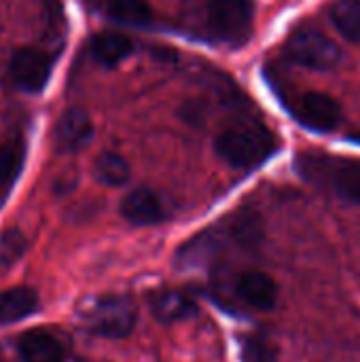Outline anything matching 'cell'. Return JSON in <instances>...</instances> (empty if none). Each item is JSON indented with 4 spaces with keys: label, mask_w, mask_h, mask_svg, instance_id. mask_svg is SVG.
Segmentation results:
<instances>
[{
    "label": "cell",
    "mask_w": 360,
    "mask_h": 362,
    "mask_svg": "<svg viewBox=\"0 0 360 362\" xmlns=\"http://www.w3.org/2000/svg\"><path fill=\"white\" fill-rule=\"evenodd\" d=\"M214 148L233 168H255L276 153L278 142L276 134L263 125H238L225 129L216 138Z\"/></svg>",
    "instance_id": "cell-1"
},
{
    "label": "cell",
    "mask_w": 360,
    "mask_h": 362,
    "mask_svg": "<svg viewBox=\"0 0 360 362\" xmlns=\"http://www.w3.org/2000/svg\"><path fill=\"white\" fill-rule=\"evenodd\" d=\"M301 174L337 193L339 197L359 204L360 206V161L359 159H344L331 155H312L306 153L297 161Z\"/></svg>",
    "instance_id": "cell-2"
},
{
    "label": "cell",
    "mask_w": 360,
    "mask_h": 362,
    "mask_svg": "<svg viewBox=\"0 0 360 362\" xmlns=\"http://www.w3.org/2000/svg\"><path fill=\"white\" fill-rule=\"evenodd\" d=\"M284 53L291 62L312 70H331L342 59L339 45L318 30L295 32L286 40Z\"/></svg>",
    "instance_id": "cell-3"
},
{
    "label": "cell",
    "mask_w": 360,
    "mask_h": 362,
    "mask_svg": "<svg viewBox=\"0 0 360 362\" xmlns=\"http://www.w3.org/2000/svg\"><path fill=\"white\" fill-rule=\"evenodd\" d=\"M138 314L136 305L127 297H106L100 299L87 314L85 322L93 335L106 339H123L136 327Z\"/></svg>",
    "instance_id": "cell-4"
},
{
    "label": "cell",
    "mask_w": 360,
    "mask_h": 362,
    "mask_svg": "<svg viewBox=\"0 0 360 362\" xmlns=\"http://www.w3.org/2000/svg\"><path fill=\"white\" fill-rule=\"evenodd\" d=\"M208 25L216 38L229 45L244 42L252 28L250 0H210Z\"/></svg>",
    "instance_id": "cell-5"
},
{
    "label": "cell",
    "mask_w": 360,
    "mask_h": 362,
    "mask_svg": "<svg viewBox=\"0 0 360 362\" xmlns=\"http://www.w3.org/2000/svg\"><path fill=\"white\" fill-rule=\"evenodd\" d=\"M53 70V57H49L40 49H19L13 53L8 62V76L21 91L38 93L47 87Z\"/></svg>",
    "instance_id": "cell-6"
},
{
    "label": "cell",
    "mask_w": 360,
    "mask_h": 362,
    "mask_svg": "<svg viewBox=\"0 0 360 362\" xmlns=\"http://www.w3.org/2000/svg\"><path fill=\"white\" fill-rule=\"evenodd\" d=\"M293 115L303 127L314 132H331L342 121L339 104L331 95L318 91L301 95L293 106Z\"/></svg>",
    "instance_id": "cell-7"
},
{
    "label": "cell",
    "mask_w": 360,
    "mask_h": 362,
    "mask_svg": "<svg viewBox=\"0 0 360 362\" xmlns=\"http://www.w3.org/2000/svg\"><path fill=\"white\" fill-rule=\"evenodd\" d=\"M91 136L93 125L89 115L81 108H70L57 119L53 142L59 153H76L91 142Z\"/></svg>",
    "instance_id": "cell-8"
},
{
    "label": "cell",
    "mask_w": 360,
    "mask_h": 362,
    "mask_svg": "<svg viewBox=\"0 0 360 362\" xmlns=\"http://www.w3.org/2000/svg\"><path fill=\"white\" fill-rule=\"evenodd\" d=\"M238 297L255 310H272L278 303V284L265 272H244L238 278Z\"/></svg>",
    "instance_id": "cell-9"
},
{
    "label": "cell",
    "mask_w": 360,
    "mask_h": 362,
    "mask_svg": "<svg viewBox=\"0 0 360 362\" xmlns=\"http://www.w3.org/2000/svg\"><path fill=\"white\" fill-rule=\"evenodd\" d=\"M121 214L125 221L138 227L157 225L163 221L166 212L159 197L149 189H134L121 202Z\"/></svg>",
    "instance_id": "cell-10"
},
{
    "label": "cell",
    "mask_w": 360,
    "mask_h": 362,
    "mask_svg": "<svg viewBox=\"0 0 360 362\" xmlns=\"http://www.w3.org/2000/svg\"><path fill=\"white\" fill-rule=\"evenodd\" d=\"M17 352L23 362H64L66 358L62 341L42 329L23 333L19 337Z\"/></svg>",
    "instance_id": "cell-11"
},
{
    "label": "cell",
    "mask_w": 360,
    "mask_h": 362,
    "mask_svg": "<svg viewBox=\"0 0 360 362\" xmlns=\"http://www.w3.org/2000/svg\"><path fill=\"white\" fill-rule=\"evenodd\" d=\"M89 51L102 66H117L134 53V42L121 32H100L91 38Z\"/></svg>",
    "instance_id": "cell-12"
},
{
    "label": "cell",
    "mask_w": 360,
    "mask_h": 362,
    "mask_svg": "<svg viewBox=\"0 0 360 362\" xmlns=\"http://www.w3.org/2000/svg\"><path fill=\"white\" fill-rule=\"evenodd\" d=\"M25 161V144L21 138H8L0 142V206L21 174Z\"/></svg>",
    "instance_id": "cell-13"
},
{
    "label": "cell",
    "mask_w": 360,
    "mask_h": 362,
    "mask_svg": "<svg viewBox=\"0 0 360 362\" xmlns=\"http://www.w3.org/2000/svg\"><path fill=\"white\" fill-rule=\"evenodd\" d=\"M153 314L161 322H178L195 314V301L180 291H161L153 297Z\"/></svg>",
    "instance_id": "cell-14"
},
{
    "label": "cell",
    "mask_w": 360,
    "mask_h": 362,
    "mask_svg": "<svg viewBox=\"0 0 360 362\" xmlns=\"http://www.w3.org/2000/svg\"><path fill=\"white\" fill-rule=\"evenodd\" d=\"M36 308V293L28 286L0 293V327L13 325L30 316Z\"/></svg>",
    "instance_id": "cell-15"
},
{
    "label": "cell",
    "mask_w": 360,
    "mask_h": 362,
    "mask_svg": "<svg viewBox=\"0 0 360 362\" xmlns=\"http://www.w3.org/2000/svg\"><path fill=\"white\" fill-rule=\"evenodd\" d=\"M106 15L121 25H146L153 19V8L146 0H110Z\"/></svg>",
    "instance_id": "cell-16"
},
{
    "label": "cell",
    "mask_w": 360,
    "mask_h": 362,
    "mask_svg": "<svg viewBox=\"0 0 360 362\" xmlns=\"http://www.w3.org/2000/svg\"><path fill=\"white\" fill-rule=\"evenodd\" d=\"M93 176L106 187H121L129 180V163L119 153H102L93 163Z\"/></svg>",
    "instance_id": "cell-17"
},
{
    "label": "cell",
    "mask_w": 360,
    "mask_h": 362,
    "mask_svg": "<svg viewBox=\"0 0 360 362\" xmlns=\"http://www.w3.org/2000/svg\"><path fill=\"white\" fill-rule=\"evenodd\" d=\"M335 28L352 42H360V0H337L331 6Z\"/></svg>",
    "instance_id": "cell-18"
},
{
    "label": "cell",
    "mask_w": 360,
    "mask_h": 362,
    "mask_svg": "<svg viewBox=\"0 0 360 362\" xmlns=\"http://www.w3.org/2000/svg\"><path fill=\"white\" fill-rule=\"evenodd\" d=\"M23 235L19 231H6L4 235H0V263L2 265H11L15 259H19V255L23 252Z\"/></svg>",
    "instance_id": "cell-19"
},
{
    "label": "cell",
    "mask_w": 360,
    "mask_h": 362,
    "mask_svg": "<svg viewBox=\"0 0 360 362\" xmlns=\"http://www.w3.org/2000/svg\"><path fill=\"white\" fill-rule=\"evenodd\" d=\"M244 361L246 362H272L265 354V346L261 341H248L244 346Z\"/></svg>",
    "instance_id": "cell-20"
},
{
    "label": "cell",
    "mask_w": 360,
    "mask_h": 362,
    "mask_svg": "<svg viewBox=\"0 0 360 362\" xmlns=\"http://www.w3.org/2000/svg\"><path fill=\"white\" fill-rule=\"evenodd\" d=\"M356 142H360V134H356Z\"/></svg>",
    "instance_id": "cell-21"
}]
</instances>
